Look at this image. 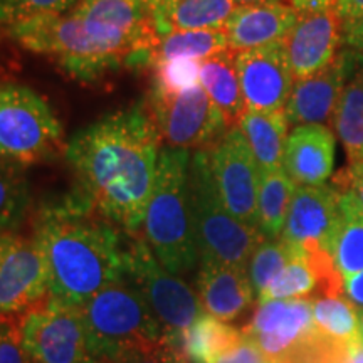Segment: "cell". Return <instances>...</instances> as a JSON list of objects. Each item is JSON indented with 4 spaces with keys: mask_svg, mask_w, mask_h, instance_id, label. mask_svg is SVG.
I'll list each match as a JSON object with an SVG mask.
<instances>
[{
    "mask_svg": "<svg viewBox=\"0 0 363 363\" xmlns=\"http://www.w3.org/2000/svg\"><path fill=\"white\" fill-rule=\"evenodd\" d=\"M162 136L145 104H136L72 135L66 162L99 216L125 234H142L157 177Z\"/></svg>",
    "mask_w": 363,
    "mask_h": 363,
    "instance_id": "1",
    "label": "cell"
},
{
    "mask_svg": "<svg viewBox=\"0 0 363 363\" xmlns=\"http://www.w3.org/2000/svg\"><path fill=\"white\" fill-rule=\"evenodd\" d=\"M79 192L45 206L33 239L44 254L51 296L81 306L103 288L125 278L126 238Z\"/></svg>",
    "mask_w": 363,
    "mask_h": 363,
    "instance_id": "2",
    "label": "cell"
},
{
    "mask_svg": "<svg viewBox=\"0 0 363 363\" xmlns=\"http://www.w3.org/2000/svg\"><path fill=\"white\" fill-rule=\"evenodd\" d=\"M13 43L52 57L76 79L93 81L120 67L152 66L155 43L72 12L40 16L7 27Z\"/></svg>",
    "mask_w": 363,
    "mask_h": 363,
    "instance_id": "3",
    "label": "cell"
},
{
    "mask_svg": "<svg viewBox=\"0 0 363 363\" xmlns=\"http://www.w3.org/2000/svg\"><path fill=\"white\" fill-rule=\"evenodd\" d=\"M190 150L162 148L142 235L172 274L187 276L201 261L189 202Z\"/></svg>",
    "mask_w": 363,
    "mask_h": 363,
    "instance_id": "4",
    "label": "cell"
},
{
    "mask_svg": "<svg viewBox=\"0 0 363 363\" xmlns=\"http://www.w3.org/2000/svg\"><path fill=\"white\" fill-rule=\"evenodd\" d=\"M189 202L194 238L201 262L247 269L252 252L266 238L230 214L212 174L208 150H195L189 165Z\"/></svg>",
    "mask_w": 363,
    "mask_h": 363,
    "instance_id": "5",
    "label": "cell"
},
{
    "mask_svg": "<svg viewBox=\"0 0 363 363\" xmlns=\"http://www.w3.org/2000/svg\"><path fill=\"white\" fill-rule=\"evenodd\" d=\"M79 308L91 355L96 360L110 363L130 348L169 338L142 294L126 278L103 288Z\"/></svg>",
    "mask_w": 363,
    "mask_h": 363,
    "instance_id": "6",
    "label": "cell"
},
{
    "mask_svg": "<svg viewBox=\"0 0 363 363\" xmlns=\"http://www.w3.org/2000/svg\"><path fill=\"white\" fill-rule=\"evenodd\" d=\"M62 126L49 103L30 88L0 83V160L27 167L61 148Z\"/></svg>",
    "mask_w": 363,
    "mask_h": 363,
    "instance_id": "7",
    "label": "cell"
},
{
    "mask_svg": "<svg viewBox=\"0 0 363 363\" xmlns=\"http://www.w3.org/2000/svg\"><path fill=\"white\" fill-rule=\"evenodd\" d=\"M125 278L138 289L160 321L167 337L175 343H179L180 335L203 315L197 293L184 278L172 274L160 264L142 234L126 238Z\"/></svg>",
    "mask_w": 363,
    "mask_h": 363,
    "instance_id": "8",
    "label": "cell"
},
{
    "mask_svg": "<svg viewBox=\"0 0 363 363\" xmlns=\"http://www.w3.org/2000/svg\"><path fill=\"white\" fill-rule=\"evenodd\" d=\"M147 110L162 142L170 148L208 150L233 126L201 83L187 89L152 83Z\"/></svg>",
    "mask_w": 363,
    "mask_h": 363,
    "instance_id": "9",
    "label": "cell"
},
{
    "mask_svg": "<svg viewBox=\"0 0 363 363\" xmlns=\"http://www.w3.org/2000/svg\"><path fill=\"white\" fill-rule=\"evenodd\" d=\"M30 363H88L93 358L79 306L49 298L19 321Z\"/></svg>",
    "mask_w": 363,
    "mask_h": 363,
    "instance_id": "10",
    "label": "cell"
},
{
    "mask_svg": "<svg viewBox=\"0 0 363 363\" xmlns=\"http://www.w3.org/2000/svg\"><path fill=\"white\" fill-rule=\"evenodd\" d=\"M49 298L48 264L33 235L0 234V318L21 321Z\"/></svg>",
    "mask_w": 363,
    "mask_h": 363,
    "instance_id": "11",
    "label": "cell"
},
{
    "mask_svg": "<svg viewBox=\"0 0 363 363\" xmlns=\"http://www.w3.org/2000/svg\"><path fill=\"white\" fill-rule=\"evenodd\" d=\"M211 167L227 211L244 224L257 227L261 170L239 125H233L208 148ZM259 229V227H257Z\"/></svg>",
    "mask_w": 363,
    "mask_h": 363,
    "instance_id": "12",
    "label": "cell"
},
{
    "mask_svg": "<svg viewBox=\"0 0 363 363\" xmlns=\"http://www.w3.org/2000/svg\"><path fill=\"white\" fill-rule=\"evenodd\" d=\"M235 67L246 110H284L294 84L284 40L235 52Z\"/></svg>",
    "mask_w": 363,
    "mask_h": 363,
    "instance_id": "13",
    "label": "cell"
},
{
    "mask_svg": "<svg viewBox=\"0 0 363 363\" xmlns=\"http://www.w3.org/2000/svg\"><path fill=\"white\" fill-rule=\"evenodd\" d=\"M337 185H296L281 240L296 247L331 251L340 217Z\"/></svg>",
    "mask_w": 363,
    "mask_h": 363,
    "instance_id": "14",
    "label": "cell"
},
{
    "mask_svg": "<svg viewBox=\"0 0 363 363\" xmlns=\"http://www.w3.org/2000/svg\"><path fill=\"white\" fill-rule=\"evenodd\" d=\"M358 54L360 52L353 49H345L323 69L306 78L294 79L284 106V115L289 125H326L331 121L340 94L347 84L348 72L358 65Z\"/></svg>",
    "mask_w": 363,
    "mask_h": 363,
    "instance_id": "15",
    "label": "cell"
},
{
    "mask_svg": "<svg viewBox=\"0 0 363 363\" xmlns=\"http://www.w3.org/2000/svg\"><path fill=\"white\" fill-rule=\"evenodd\" d=\"M343 22L337 9L298 16V21L284 39L291 61L294 79L306 78L323 69L338 54Z\"/></svg>",
    "mask_w": 363,
    "mask_h": 363,
    "instance_id": "16",
    "label": "cell"
},
{
    "mask_svg": "<svg viewBox=\"0 0 363 363\" xmlns=\"http://www.w3.org/2000/svg\"><path fill=\"white\" fill-rule=\"evenodd\" d=\"M335 135L326 125H298L286 140L283 169L296 185H323L333 174Z\"/></svg>",
    "mask_w": 363,
    "mask_h": 363,
    "instance_id": "17",
    "label": "cell"
},
{
    "mask_svg": "<svg viewBox=\"0 0 363 363\" xmlns=\"http://www.w3.org/2000/svg\"><path fill=\"white\" fill-rule=\"evenodd\" d=\"M298 13L286 2L238 6L224 29L234 52L284 40L296 24Z\"/></svg>",
    "mask_w": 363,
    "mask_h": 363,
    "instance_id": "18",
    "label": "cell"
},
{
    "mask_svg": "<svg viewBox=\"0 0 363 363\" xmlns=\"http://www.w3.org/2000/svg\"><path fill=\"white\" fill-rule=\"evenodd\" d=\"M254 288L247 269L217 262H201L197 296L203 311L222 321H233L252 305Z\"/></svg>",
    "mask_w": 363,
    "mask_h": 363,
    "instance_id": "19",
    "label": "cell"
},
{
    "mask_svg": "<svg viewBox=\"0 0 363 363\" xmlns=\"http://www.w3.org/2000/svg\"><path fill=\"white\" fill-rule=\"evenodd\" d=\"M148 4L158 35L174 30L224 29L238 7L234 0H148Z\"/></svg>",
    "mask_w": 363,
    "mask_h": 363,
    "instance_id": "20",
    "label": "cell"
},
{
    "mask_svg": "<svg viewBox=\"0 0 363 363\" xmlns=\"http://www.w3.org/2000/svg\"><path fill=\"white\" fill-rule=\"evenodd\" d=\"M338 207V225L330 254L347 279L363 271V206L347 180L340 189Z\"/></svg>",
    "mask_w": 363,
    "mask_h": 363,
    "instance_id": "21",
    "label": "cell"
},
{
    "mask_svg": "<svg viewBox=\"0 0 363 363\" xmlns=\"http://www.w3.org/2000/svg\"><path fill=\"white\" fill-rule=\"evenodd\" d=\"M71 12L83 19L115 27L150 43L157 44L160 38L148 0H79Z\"/></svg>",
    "mask_w": 363,
    "mask_h": 363,
    "instance_id": "22",
    "label": "cell"
},
{
    "mask_svg": "<svg viewBox=\"0 0 363 363\" xmlns=\"http://www.w3.org/2000/svg\"><path fill=\"white\" fill-rule=\"evenodd\" d=\"M238 125L242 130L244 136H246L261 172L283 167L284 147L289 135V123L284 115V110H246L239 118Z\"/></svg>",
    "mask_w": 363,
    "mask_h": 363,
    "instance_id": "23",
    "label": "cell"
},
{
    "mask_svg": "<svg viewBox=\"0 0 363 363\" xmlns=\"http://www.w3.org/2000/svg\"><path fill=\"white\" fill-rule=\"evenodd\" d=\"M199 83L229 123L238 125L239 118L246 111V101L235 67V52L225 49L199 61Z\"/></svg>",
    "mask_w": 363,
    "mask_h": 363,
    "instance_id": "24",
    "label": "cell"
},
{
    "mask_svg": "<svg viewBox=\"0 0 363 363\" xmlns=\"http://www.w3.org/2000/svg\"><path fill=\"white\" fill-rule=\"evenodd\" d=\"M363 59V57H362ZM331 128L342 142L350 165L363 162V62L353 71L331 116Z\"/></svg>",
    "mask_w": 363,
    "mask_h": 363,
    "instance_id": "25",
    "label": "cell"
},
{
    "mask_svg": "<svg viewBox=\"0 0 363 363\" xmlns=\"http://www.w3.org/2000/svg\"><path fill=\"white\" fill-rule=\"evenodd\" d=\"M242 340V330L203 313L180 335L179 345L190 363H214Z\"/></svg>",
    "mask_w": 363,
    "mask_h": 363,
    "instance_id": "26",
    "label": "cell"
},
{
    "mask_svg": "<svg viewBox=\"0 0 363 363\" xmlns=\"http://www.w3.org/2000/svg\"><path fill=\"white\" fill-rule=\"evenodd\" d=\"M294 190L296 184L283 167L261 172L257 192V227L266 239H279L283 234Z\"/></svg>",
    "mask_w": 363,
    "mask_h": 363,
    "instance_id": "27",
    "label": "cell"
},
{
    "mask_svg": "<svg viewBox=\"0 0 363 363\" xmlns=\"http://www.w3.org/2000/svg\"><path fill=\"white\" fill-rule=\"evenodd\" d=\"M229 49L225 29L202 30H174L158 38L153 49L152 66L158 62L175 61V59H192L202 61L208 56Z\"/></svg>",
    "mask_w": 363,
    "mask_h": 363,
    "instance_id": "28",
    "label": "cell"
},
{
    "mask_svg": "<svg viewBox=\"0 0 363 363\" xmlns=\"http://www.w3.org/2000/svg\"><path fill=\"white\" fill-rule=\"evenodd\" d=\"M313 321L333 342L352 345L362 340L357 305L345 298V294L313 299Z\"/></svg>",
    "mask_w": 363,
    "mask_h": 363,
    "instance_id": "29",
    "label": "cell"
},
{
    "mask_svg": "<svg viewBox=\"0 0 363 363\" xmlns=\"http://www.w3.org/2000/svg\"><path fill=\"white\" fill-rule=\"evenodd\" d=\"M30 208V189L24 167L0 160V234L16 233Z\"/></svg>",
    "mask_w": 363,
    "mask_h": 363,
    "instance_id": "30",
    "label": "cell"
},
{
    "mask_svg": "<svg viewBox=\"0 0 363 363\" xmlns=\"http://www.w3.org/2000/svg\"><path fill=\"white\" fill-rule=\"evenodd\" d=\"M293 256L283 271L272 279V283L257 296V301H272V299H301L318 291L316 272L305 256L301 247L291 246Z\"/></svg>",
    "mask_w": 363,
    "mask_h": 363,
    "instance_id": "31",
    "label": "cell"
},
{
    "mask_svg": "<svg viewBox=\"0 0 363 363\" xmlns=\"http://www.w3.org/2000/svg\"><path fill=\"white\" fill-rule=\"evenodd\" d=\"M291 256L293 247L281 239H264L256 247L247 264V274L256 296H259L272 283V279L283 271Z\"/></svg>",
    "mask_w": 363,
    "mask_h": 363,
    "instance_id": "32",
    "label": "cell"
},
{
    "mask_svg": "<svg viewBox=\"0 0 363 363\" xmlns=\"http://www.w3.org/2000/svg\"><path fill=\"white\" fill-rule=\"evenodd\" d=\"M78 4L79 0H0V26L9 27L34 17L66 13Z\"/></svg>",
    "mask_w": 363,
    "mask_h": 363,
    "instance_id": "33",
    "label": "cell"
},
{
    "mask_svg": "<svg viewBox=\"0 0 363 363\" xmlns=\"http://www.w3.org/2000/svg\"><path fill=\"white\" fill-rule=\"evenodd\" d=\"M110 363H190L179 343L163 338L158 342L130 348Z\"/></svg>",
    "mask_w": 363,
    "mask_h": 363,
    "instance_id": "34",
    "label": "cell"
},
{
    "mask_svg": "<svg viewBox=\"0 0 363 363\" xmlns=\"http://www.w3.org/2000/svg\"><path fill=\"white\" fill-rule=\"evenodd\" d=\"M152 67V83L160 84L167 89H187L199 83V61L175 59V61L158 62Z\"/></svg>",
    "mask_w": 363,
    "mask_h": 363,
    "instance_id": "35",
    "label": "cell"
},
{
    "mask_svg": "<svg viewBox=\"0 0 363 363\" xmlns=\"http://www.w3.org/2000/svg\"><path fill=\"white\" fill-rule=\"evenodd\" d=\"M0 363H30L21 342L19 321L0 325Z\"/></svg>",
    "mask_w": 363,
    "mask_h": 363,
    "instance_id": "36",
    "label": "cell"
},
{
    "mask_svg": "<svg viewBox=\"0 0 363 363\" xmlns=\"http://www.w3.org/2000/svg\"><path fill=\"white\" fill-rule=\"evenodd\" d=\"M214 363H274L269 357L261 352V348L251 340L244 337L230 350L220 355Z\"/></svg>",
    "mask_w": 363,
    "mask_h": 363,
    "instance_id": "37",
    "label": "cell"
},
{
    "mask_svg": "<svg viewBox=\"0 0 363 363\" xmlns=\"http://www.w3.org/2000/svg\"><path fill=\"white\" fill-rule=\"evenodd\" d=\"M342 43L353 51L363 54V19L343 22Z\"/></svg>",
    "mask_w": 363,
    "mask_h": 363,
    "instance_id": "38",
    "label": "cell"
},
{
    "mask_svg": "<svg viewBox=\"0 0 363 363\" xmlns=\"http://www.w3.org/2000/svg\"><path fill=\"white\" fill-rule=\"evenodd\" d=\"M298 16L305 13H316L328 9H337V0H284Z\"/></svg>",
    "mask_w": 363,
    "mask_h": 363,
    "instance_id": "39",
    "label": "cell"
},
{
    "mask_svg": "<svg viewBox=\"0 0 363 363\" xmlns=\"http://www.w3.org/2000/svg\"><path fill=\"white\" fill-rule=\"evenodd\" d=\"M337 11L342 22L363 19V0H337Z\"/></svg>",
    "mask_w": 363,
    "mask_h": 363,
    "instance_id": "40",
    "label": "cell"
},
{
    "mask_svg": "<svg viewBox=\"0 0 363 363\" xmlns=\"http://www.w3.org/2000/svg\"><path fill=\"white\" fill-rule=\"evenodd\" d=\"M345 293L357 306H363V271L345 279Z\"/></svg>",
    "mask_w": 363,
    "mask_h": 363,
    "instance_id": "41",
    "label": "cell"
},
{
    "mask_svg": "<svg viewBox=\"0 0 363 363\" xmlns=\"http://www.w3.org/2000/svg\"><path fill=\"white\" fill-rule=\"evenodd\" d=\"M347 182L348 185L355 190V194L358 195V199H360L363 206V162L350 165V170H348L347 174Z\"/></svg>",
    "mask_w": 363,
    "mask_h": 363,
    "instance_id": "42",
    "label": "cell"
},
{
    "mask_svg": "<svg viewBox=\"0 0 363 363\" xmlns=\"http://www.w3.org/2000/svg\"><path fill=\"white\" fill-rule=\"evenodd\" d=\"M345 363H363V340L357 343L348 345L347 357H345Z\"/></svg>",
    "mask_w": 363,
    "mask_h": 363,
    "instance_id": "43",
    "label": "cell"
},
{
    "mask_svg": "<svg viewBox=\"0 0 363 363\" xmlns=\"http://www.w3.org/2000/svg\"><path fill=\"white\" fill-rule=\"evenodd\" d=\"M238 6H254V4H278L284 0H234Z\"/></svg>",
    "mask_w": 363,
    "mask_h": 363,
    "instance_id": "44",
    "label": "cell"
},
{
    "mask_svg": "<svg viewBox=\"0 0 363 363\" xmlns=\"http://www.w3.org/2000/svg\"><path fill=\"white\" fill-rule=\"evenodd\" d=\"M357 315H358V326H360V335L363 340V306H357Z\"/></svg>",
    "mask_w": 363,
    "mask_h": 363,
    "instance_id": "45",
    "label": "cell"
},
{
    "mask_svg": "<svg viewBox=\"0 0 363 363\" xmlns=\"http://www.w3.org/2000/svg\"><path fill=\"white\" fill-rule=\"evenodd\" d=\"M88 363H108V362H103V360H91Z\"/></svg>",
    "mask_w": 363,
    "mask_h": 363,
    "instance_id": "46",
    "label": "cell"
},
{
    "mask_svg": "<svg viewBox=\"0 0 363 363\" xmlns=\"http://www.w3.org/2000/svg\"><path fill=\"white\" fill-rule=\"evenodd\" d=\"M150 2H158V0H150Z\"/></svg>",
    "mask_w": 363,
    "mask_h": 363,
    "instance_id": "47",
    "label": "cell"
}]
</instances>
